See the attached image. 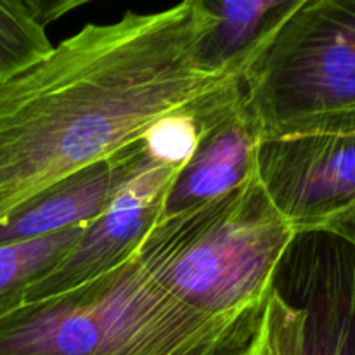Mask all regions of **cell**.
Wrapping results in <instances>:
<instances>
[{"label":"cell","instance_id":"cell-1","mask_svg":"<svg viewBox=\"0 0 355 355\" xmlns=\"http://www.w3.org/2000/svg\"><path fill=\"white\" fill-rule=\"evenodd\" d=\"M203 0L87 24L0 85V220L52 184L137 144L158 121L196 114L241 78L210 73Z\"/></svg>","mask_w":355,"mask_h":355},{"label":"cell","instance_id":"cell-2","mask_svg":"<svg viewBox=\"0 0 355 355\" xmlns=\"http://www.w3.org/2000/svg\"><path fill=\"white\" fill-rule=\"evenodd\" d=\"M260 319L225 321L191 311L135 255L90 283L0 319V355H239Z\"/></svg>","mask_w":355,"mask_h":355},{"label":"cell","instance_id":"cell-3","mask_svg":"<svg viewBox=\"0 0 355 355\" xmlns=\"http://www.w3.org/2000/svg\"><path fill=\"white\" fill-rule=\"evenodd\" d=\"M295 238L257 173L215 200L159 218L137 259L191 311L245 321L260 319Z\"/></svg>","mask_w":355,"mask_h":355},{"label":"cell","instance_id":"cell-4","mask_svg":"<svg viewBox=\"0 0 355 355\" xmlns=\"http://www.w3.org/2000/svg\"><path fill=\"white\" fill-rule=\"evenodd\" d=\"M263 141L355 111V0H302L241 80Z\"/></svg>","mask_w":355,"mask_h":355},{"label":"cell","instance_id":"cell-5","mask_svg":"<svg viewBox=\"0 0 355 355\" xmlns=\"http://www.w3.org/2000/svg\"><path fill=\"white\" fill-rule=\"evenodd\" d=\"M257 173L297 234L322 231L355 207V111L263 141Z\"/></svg>","mask_w":355,"mask_h":355},{"label":"cell","instance_id":"cell-6","mask_svg":"<svg viewBox=\"0 0 355 355\" xmlns=\"http://www.w3.org/2000/svg\"><path fill=\"white\" fill-rule=\"evenodd\" d=\"M274 291L300 314L291 355H355V246L328 231L300 232Z\"/></svg>","mask_w":355,"mask_h":355},{"label":"cell","instance_id":"cell-7","mask_svg":"<svg viewBox=\"0 0 355 355\" xmlns=\"http://www.w3.org/2000/svg\"><path fill=\"white\" fill-rule=\"evenodd\" d=\"M182 165L153 159L99 218L87 225L61 262L38 281L24 304L55 297L90 283L134 259L156 222Z\"/></svg>","mask_w":355,"mask_h":355},{"label":"cell","instance_id":"cell-8","mask_svg":"<svg viewBox=\"0 0 355 355\" xmlns=\"http://www.w3.org/2000/svg\"><path fill=\"white\" fill-rule=\"evenodd\" d=\"M196 123V146L166 193L162 218L215 200L257 175L263 139L243 103L241 83L218 94Z\"/></svg>","mask_w":355,"mask_h":355},{"label":"cell","instance_id":"cell-9","mask_svg":"<svg viewBox=\"0 0 355 355\" xmlns=\"http://www.w3.org/2000/svg\"><path fill=\"white\" fill-rule=\"evenodd\" d=\"M151 162L142 139L111 158L52 184L0 220V246L90 225Z\"/></svg>","mask_w":355,"mask_h":355},{"label":"cell","instance_id":"cell-10","mask_svg":"<svg viewBox=\"0 0 355 355\" xmlns=\"http://www.w3.org/2000/svg\"><path fill=\"white\" fill-rule=\"evenodd\" d=\"M210 16L198 44L201 68L241 78L298 9L302 0H203Z\"/></svg>","mask_w":355,"mask_h":355},{"label":"cell","instance_id":"cell-11","mask_svg":"<svg viewBox=\"0 0 355 355\" xmlns=\"http://www.w3.org/2000/svg\"><path fill=\"white\" fill-rule=\"evenodd\" d=\"M78 2L7 0L0 2V85L40 64L54 51L45 24L64 16Z\"/></svg>","mask_w":355,"mask_h":355},{"label":"cell","instance_id":"cell-12","mask_svg":"<svg viewBox=\"0 0 355 355\" xmlns=\"http://www.w3.org/2000/svg\"><path fill=\"white\" fill-rule=\"evenodd\" d=\"M85 229L87 225L73 227L31 241L0 246V319L24 305L31 288L61 262Z\"/></svg>","mask_w":355,"mask_h":355},{"label":"cell","instance_id":"cell-13","mask_svg":"<svg viewBox=\"0 0 355 355\" xmlns=\"http://www.w3.org/2000/svg\"><path fill=\"white\" fill-rule=\"evenodd\" d=\"M300 329V314L276 291L263 307L257 333L239 355H291Z\"/></svg>","mask_w":355,"mask_h":355},{"label":"cell","instance_id":"cell-14","mask_svg":"<svg viewBox=\"0 0 355 355\" xmlns=\"http://www.w3.org/2000/svg\"><path fill=\"white\" fill-rule=\"evenodd\" d=\"M322 231L333 232V234L347 239V241L352 243L355 246V207L350 208V210L345 211L343 215H340L338 218H335V220H333L331 224L326 225Z\"/></svg>","mask_w":355,"mask_h":355}]
</instances>
